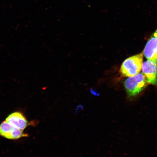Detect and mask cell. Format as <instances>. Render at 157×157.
I'll return each instance as SVG.
<instances>
[{"label":"cell","instance_id":"obj_2","mask_svg":"<svg viewBox=\"0 0 157 157\" xmlns=\"http://www.w3.org/2000/svg\"><path fill=\"white\" fill-rule=\"evenodd\" d=\"M143 54L141 53L128 58L123 62L120 68L123 77H129L140 73L143 64Z\"/></svg>","mask_w":157,"mask_h":157},{"label":"cell","instance_id":"obj_6","mask_svg":"<svg viewBox=\"0 0 157 157\" xmlns=\"http://www.w3.org/2000/svg\"><path fill=\"white\" fill-rule=\"evenodd\" d=\"M6 121L13 126L23 131L29 125L24 116L19 112L11 114L6 119Z\"/></svg>","mask_w":157,"mask_h":157},{"label":"cell","instance_id":"obj_1","mask_svg":"<svg viewBox=\"0 0 157 157\" xmlns=\"http://www.w3.org/2000/svg\"><path fill=\"white\" fill-rule=\"evenodd\" d=\"M148 83L144 74L139 73L128 77L123 84L127 95L132 97L138 95L146 88Z\"/></svg>","mask_w":157,"mask_h":157},{"label":"cell","instance_id":"obj_3","mask_svg":"<svg viewBox=\"0 0 157 157\" xmlns=\"http://www.w3.org/2000/svg\"><path fill=\"white\" fill-rule=\"evenodd\" d=\"M0 136L10 140H17L27 137V135L6 121L0 125Z\"/></svg>","mask_w":157,"mask_h":157},{"label":"cell","instance_id":"obj_7","mask_svg":"<svg viewBox=\"0 0 157 157\" xmlns=\"http://www.w3.org/2000/svg\"><path fill=\"white\" fill-rule=\"evenodd\" d=\"M155 34H156V35H157V30L156 31H155Z\"/></svg>","mask_w":157,"mask_h":157},{"label":"cell","instance_id":"obj_4","mask_svg":"<svg viewBox=\"0 0 157 157\" xmlns=\"http://www.w3.org/2000/svg\"><path fill=\"white\" fill-rule=\"evenodd\" d=\"M142 70L147 83L157 85V62L147 60L143 63Z\"/></svg>","mask_w":157,"mask_h":157},{"label":"cell","instance_id":"obj_5","mask_svg":"<svg viewBox=\"0 0 157 157\" xmlns=\"http://www.w3.org/2000/svg\"><path fill=\"white\" fill-rule=\"evenodd\" d=\"M143 54L147 59L157 62V36L155 33L147 43Z\"/></svg>","mask_w":157,"mask_h":157}]
</instances>
